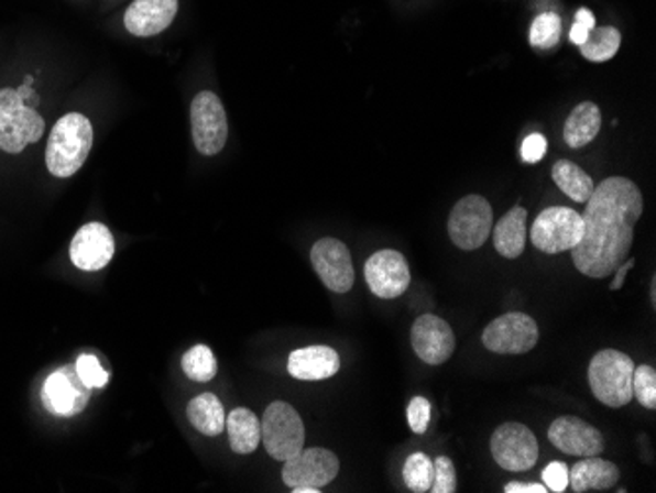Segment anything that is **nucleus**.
Listing matches in <instances>:
<instances>
[{"mask_svg":"<svg viewBox=\"0 0 656 493\" xmlns=\"http://www.w3.org/2000/svg\"><path fill=\"white\" fill-rule=\"evenodd\" d=\"M643 209V193L627 177L600 183L586 201L582 238L572 250L576 270L592 280L613 274L630 256Z\"/></svg>","mask_w":656,"mask_h":493,"instance_id":"nucleus-1","label":"nucleus"},{"mask_svg":"<svg viewBox=\"0 0 656 493\" xmlns=\"http://www.w3.org/2000/svg\"><path fill=\"white\" fill-rule=\"evenodd\" d=\"M92 147L91 120L79 112H69L55 122L47 138V172L55 177H72L81 169Z\"/></svg>","mask_w":656,"mask_h":493,"instance_id":"nucleus-2","label":"nucleus"},{"mask_svg":"<svg viewBox=\"0 0 656 493\" xmlns=\"http://www.w3.org/2000/svg\"><path fill=\"white\" fill-rule=\"evenodd\" d=\"M633 372L635 364L627 354L608 348L592 358L588 382L598 402L620 409L633 399Z\"/></svg>","mask_w":656,"mask_h":493,"instance_id":"nucleus-3","label":"nucleus"},{"mask_svg":"<svg viewBox=\"0 0 656 493\" xmlns=\"http://www.w3.org/2000/svg\"><path fill=\"white\" fill-rule=\"evenodd\" d=\"M46 122L22 101L17 89H0V150L20 154L44 136Z\"/></svg>","mask_w":656,"mask_h":493,"instance_id":"nucleus-4","label":"nucleus"},{"mask_svg":"<svg viewBox=\"0 0 656 493\" xmlns=\"http://www.w3.org/2000/svg\"><path fill=\"white\" fill-rule=\"evenodd\" d=\"M262 445L274 460L285 462L297 457L305 447V427L299 413L285 402L267 405L262 417Z\"/></svg>","mask_w":656,"mask_h":493,"instance_id":"nucleus-5","label":"nucleus"},{"mask_svg":"<svg viewBox=\"0 0 656 493\" xmlns=\"http://www.w3.org/2000/svg\"><path fill=\"white\" fill-rule=\"evenodd\" d=\"M582 232L580 212L570 207H548L533 222L531 242L545 254H562L578 246Z\"/></svg>","mask_w":656,"mask_h":493,"instance_id":"nucleus-6","label":"nucleus"},{"mask_svg":"<svg viewBox=\"0 0 656 493\" xmlns=\"http://www.w3.org/2000/svg\"><path fill=\"white\" fill-rule=\"evenodd\" d=\"M492 227V207L482 195H466L456 202L448 217V237L455 246L466 252L483 246Z\"/></svg>","mask_w":656,"mask_h":493,"instance_id":"nucleus-7","label":"nucleus"},{"mask_svg":"<svg viewBox=\"0 0 656 493\" xmlns=\"http://www.w3.org/2000/svg\"><path fill=\"white\" fill-rule=\"evenodd\" d=\"M193 142L203 156H217L227 144L228 120L225 107L212 91H203L192 105Z\"/></svg>","mask_w":656,"mask_h":493,"instance_id":"nucleus-8","label":"nucleus"},{"mask_svg":"<svg viewBox=\"0 0 656 493\" xmlns=\"http://www.w3.org/2000/svg\"><path fill=\"white\" fill-rule=\"evenodd\" d=\"M490 448L493 460L507 472H527L537 464V437L521 423H503L493 430Z\"/></svg>","mask_w":656,"mask_h":493,"instance_id":"nucleus-9","label":"nucleus"},{"mask_svg":"<svg viewBox=\"0 0 656 493\" xmlns=\"http://www.w3.org/2000/svg\"><path fill=\"white\" fill-rule=\"evenodd\" d=\"M482 342L495 354H527L537 347V322L525 313H507L485 327Z\"/></svg>","mask_w":656,"mask_h":493,"instance_id":"nucleus-10","label":"nucleus"},{"mask_svg":"<svg viewBox=\"0 0 656 493\" xmlns=\"http://www.w3.org/2000/svg\"><path fill=\"white\" fill-rule=\"evenodd\" d=\"M340 462L335 452L327 448H303L297 457L285 460L282 478L283 484L292 490L315 487L320 490L330 484L338 475Z\"/></svg>","mask_w":656,"mask_h":493,"instance_id":"nucleus-11","label":"nucleus"},{"mask_svg":"<svg viewBox=\"0 0 656 493\" xmlns=\"http://www.w3.org/2000/svg\"><path fill=\"white\" fill-rule=\"evenodd\" d=\"M310 264L332 293H348L354 285V265L345 242L337 238H320L310 248Z\"/></svg>","mask_w":656,"mask_h":493,"instance_id":"nucleus-12","label":"nucleus"},{"mask_svg":"<svg viewBox=\"0 0 656 493\" xmlns=\"http://www.w3.org/2000/svg\"><path fill=\"white\" fill-rule=\"evenodd\" d=\"M364 275L368 287L380 299H395L409 289V264L397 250H380L368 258Z\"/></svg>","mask_w":656,"mask_h":493,"instance_id":"nucleus-13","label":"nucleus"},{"mask_svg":"<svg viewBox=\"0 0 656 493\" xmlns=\"http://www.w3.org/2000/svg\"><path fill=\"white\" fill-rule=\"evenodd\" d=\"M411 344L425 364H445L455 354V332L437 315H420L411 327Z\"/></svg>","mask_w":656,"mask_h":493,"instance_id":"nucleus-14","label":"nucleus"},{"mask_svg":"<svg viewBox=\"0 0 656 493\" xmlns=\"http://www.w3.org/2000/svg\"><path fill=\"white\" fill-rule=\"evenodd\" d=\"M548 440L570 457H600L605 440L600 430L578 417H558L548 427Z\"/></svg>","mask_w":656,"mask_h":493,"instance_id":"nucleus-15","label":"nucleus"},{"mask_svg":"<svg viewBox=\"0 0 656 493\" xmlns=\"http://www.w3.org/2000/svg\"><path fill=\"white\" fill-rule=\"evenodd\" d=\"M69 256L83 272H99L114 256V238L102 222H87L72 240Z\"/></svg>","mask_w":656,"mask_h":493,"instance_id":"nucleus-16","label":"nucleus"},{"mask_svg":"<svg viewBox=\"0 0 656 493\" xmlns=\"http://www.w3.org/2000/svg\"><path fill=\"white\" fill-rule=\"evenodd\" d=\"M89 392L91 390L83 384L77 372L64 368L47 377L42 397L47 412L59 417H74L87 407Z\"/></svg>","mask_w":656,"mask_h":493,"instance_id":"nucleus-17","label":"nucleus"},{"mask_svg":"<svg viewBox=\"0 0 656 493\" xmlns=\"http://www.w3.org/2000/svg\"><path fill=\"white\" fill-rule=\"evenodd\" d=\"M179 0H134L124 14V26L132 36L150 37L172 26Z\"/></svg>","mask_w":656,"mask_h":493,"instance_id":"nucleus-18","label":"nucleus"},{"mask_svg":"<svg viewBox=\"0 0 656 493\" xmlns=\"http://www.w3.org/2000/svg\"><path fill=\"white\" fill-rule=\"evenodd\" d=\"M340 370V357L330 347L299 348L289 354L287 372L302 382H322Z\"/></svg>","mask_w":656,"mask_h":493,"instance_id":"nucleus-19","label":"nucleus"},{"mask_svg":"<svg viewBox=\"0 0 656 493\" xmlns=\"http://www.w3.org/2000/svg\"><path fill=\"white\" fill-rule=\"evenodd\" d=\"M620 482V468L610 460L586 457L568 472V485L576 493L605 492Z\"/></svg>","mask_w":656,"mask_h":493,"instance_id":"nucleus-20","label":"nucleus"},{"mask_svg":"<svg viewBox=\"0 0 656 493\" xmlns=\"http://www.w3.org/2000/svg\"><path fill=\"white\" fill-rule=\"evenodd\" d=\"M525 242H527V210L523 207H513L495 224L493 246L498 250V254H502L507 260H515L523 254Z\"/></svg>","mask_w":656,"mask_h":493,"instance_id":"nucleus-21","label":"nucleus"},{"mask_svg":"<svg viewBox=\"0 0 656 493\" xmlns=\"http://www.w3.org/2000/svg\"><path fill=\"white\" fill-rule=\"evenodd\" d=\"M602 129V110L595 102H580L566 119L565 140L570 147L588 146Z\"/></svg>","mask_w":656,"mask_h":493,"instance_id":"nucleus-22","label":"nucleus"},{"mask_svg":"<svg viewBox=\"0 0 656 493\" xmlns=\"http://www.w3.org/2000/svg\"><path fill=\"white\" fill-rule=\"evenodd\" d=\"M230 448L237 454H252L262 442V423L247 407H237L227 417Z\"/></svg>","mask_w":656,"mask_h":493,"instance_id":"nucleus-23","label":"nucleus"},{"mask_svg":"<svg viewBox=\"0 0 656 493\" xmlns=\"http://www.w3.org/2000/svg\"><path fill=\"white\" fill-rule=\"evenodd\" d=\"M187 417L192 420L193 427L199 430L205 437H219L227 427L225 407L217 395L201 393L189 402Z\"/></svg>","mask_w":656,"mask_h":493,"instance_id":"nucleus-24","label":"nucleus"},{"mask_svg":"<svg viewBox=\"0 0 656 493\" xmlns=\"http://www.w3.org/2000/svg\"><path fill=\"white\" fill-rule=\"evenodd\" d=\"M553 179L558 185V189L576 202L588 201L595 189L592 177L586 174L580 165L572 164L568 160L556 162L553 167Z\"/></svg>","mask_w":656,"mask_h":493,"instance_id":"nucleus-25","label":"nucleus"},{"mask_svg":"<svg viewBox=\"0 0 656 493\" xmlns=\"http://www.w3.org/2000/svg\"><path fill=\"white\" fill-rule=\"evenodd\" d=\"M621 34L617 28L613 26H593L590 34L586 37L582 46H580V54L588 59V62H610L620 52Z\"/></svg>","mask_w":656,"mask_h":493,"instance_id":"nucleus-26","label":"nucleus"},{"mask_svg":"<svg viewBox=\"0 0 656 493\" xmlns=\"http://www.w3.org/2000/svg\"><path fill=\"white\" fill-rule=\"evenodd\" d=\"M182 368L189 380H193V382H203V384L210 382L217 375V372H219L217 358L212 354V350L209 347H205V344L189 348L183 354Z\"/></svg>","mask_w":656,"mask_h":493,"instance_id":"nucleus-27","label":"nucleus"},{"mask_svg":"<svg viewBox=\"0 0 656 493\" xmlns=\"http://www.w3.org/2000/svg\"><path fill=\"white\" fill-rule=\"evenodd\" d=\"M435 478V464L425 452H415L405 460L403 480L411 492L427 493Z\"/></svg>","mask_w":656,"mask_h":493,"instance_id":"nucleus-28","label":"nucleus"},{"mask_svg":"<svg viewBox=\"0 0 656 493\" xmlns=\"http://www.w3.org/2000/svg\"><path fill=\"white\" fill-rule=\"evenodd\" d=\"M562 34V22L555 12H543L531 24V46L537 50H553L560 42Z\"/></svg>","mask_w":656,"mask_h":493,"instance_id":"nucleus-29","label":"nucleus"},{"mask_svg":"<svg viewBox=\"0 0 656 493\" xmlns=\"http://www.w3.org/2000/svg\"><path fill=\"white\" fill-rule=\"evenodd\" d=\"M633 397H637V402L647 407V409H655L656 407V370L653 365H638L633 372Z\"/></svg>","mask_w":656,"mask_h":493,"instance_id":"nucleus-30","label":"nucleus"},{"mask_svg":"<svg viewBox=\"0 0 656 493\" xmlns=\"http://www.w3.org/2000/svg\"><path fill=\"white\" fill-rule=\"evenodd\" d=\"M75 372L89 390H101V387L109 384V372L102 368L99 358L92 357V354H83V357L77 358Z\"/></svg>","mask_w":656,"mask_h":493,"instance_id":"nucleus-31","label":"nucleus"},{"mask_svg":"<svg viewBox=\"0 0 656 493\" xmlns=\"http://www.w3.org/2000/svg\"><path fill=\"white\" fill-rule=\"evenodd\" d=\"M435 464V478L430 485V493H455L456 492V468L448 457H438L433 460Z\"/></svg>","mask_w":656,"mask_h":493,"instance_id":"nucleus-32","label":"nucleus"},{"mask_svg":"<svg viewBox=\"0 0 656 493\" xmlns=\"http://www.w3.org/2000/svg\"><path fill=\"white\" fill-rule=\"evenodd\" d=\"M407 420L415 435H425L429 429L430 403L425 397H413L407 407Z\"/></svg>","mask_w":656,"mask_h":493,"instance_id":"nucleus-33","label":"nucleus"},{"mask_svg":"<svg viewBox=\"0 0 656 493\" xmlns=\"http://www.w3.org/2000/svg\"><path fill=\"white\" fill-rule=\"evenodd\" d=\"M568 467L565 462H550L543 470V484L547 485L548 492L562 493L568 487Z\"/></svg>","mask_w":656,"mask_h":493,"instance_id":"nucleus-34","label":"nucleus"},{"mask_svg":"<svg viewBox=\"0 0 656 493\" xmlns=\"http://www.w3.org/2000/svg\"><path fill=\"white\" fill-rule=\"evenodd\" d=\"M547 154V138L543 134H531L521 144V157L527 164H537Z\"/></svg>","mask_w":656,"mask_h":493,"instance_id":"nucleus-35","label":"nucleus"},{"mask_svg":"<svg viewBox=\"0 0 656 493\" xmlns=\"http://www.w3.org/2000/svg\"><path fill=\"white\" fill-rule=\"evenodd\" d=\"M503 493H548V487L537 482H510L503 487Z\"/></svg>","mask_w":656,"mask_h":493,"instance_id":"nucleus-36","label":"nucleus"},{"mask_svg":"<svg viewBox=\"0 0 656 493\" xmlns=\"http://www.w3.org/2000/svg\"><path fill=\"white\" fill-rule=\"evenodd\" d=\"M633 265H635V260L631 258V260H625V262H621L617 265V270L613 272V284L610 285L611 292H620L621 287H623V282H625V277L630 275L631 270H633Z\"/></svg>","mask_w":656,"mask_h":493,"instance_id":"nucleus-37","label":"nucleus"},{"mask_svg":"<svg viewBox=\"0 0 656 493\" xmlns=\"http://www.w3.org/2000/svg\"><path fill=\"white\" fill-rule=\"evenodd\" d=\"M588 34H590V30H588V28L575 22V26L570 28V42L576 44V46H582L583 42H586V37H588Z\"/></svg>","mask_w":656,"mask_h":493,"instance_id":"nucleus-38","label":"nucleus"},{"mask_svg":"<svg viewBox=\"0 0 656 493\" xmlns=\"http://www.w3.org/2000/svg\"><path fill=\"white\" fill-rule=\"evenodd\" d=\"M576 22L578 24H582V26L588 28V30H592L595 26V17H593L592 12L588 9H580L576 12Z\"/></svg>","mask_w":656,"mask_h":493,"instance_id":"nucleus-39","label":"nucleus"},{"mask_svg":"<svg viewBox=\"0 0 656 493\" xmlns=\"http://www.w3.org/2000/svg\"><path fill=\"white\" fill-rule=\"evenodd\" d=\"M293 493H320V490H315V487H299V490H293Z\"/></svg>","mask_w":656,"mask_h":493,"instance_id":"nucleus-40","label":"nucleus"}]
</instances>
